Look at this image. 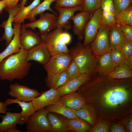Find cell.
<instances>
[{"instance_id":"36","label":"cell","mask_w":132,"mask_h":132,"mask_svg":"<svg viewBox=\"0 0 132 132\" xmlns=\"http://www.w3.org/2000/svg\"><path fill=\"white\" fill-rule=\"evenodd\" d=\"M101 0H84L83 11L92 14L97 10L100 8Z\"/></svg>"},{"instance_id":"14","label":"cell","mask_w":132,"mask_h":132,"mask_svg":"<svg viewBox=\"0 0 132 132\" xmlns=\"http://www.w3.org/2000/svg\"><path fill=\"white\" fill-rule=\"evenodd\" d=\"M91 15L89 12L83 11L74 15L70 19L74 23L72 28V31L73 34L77 36L78 41L84 40L85 27Z\"/></svg>"},{"instance_id":"35","label":"cell","mask_w":132,"mask_h":132,"mask_svg":"<svg viewBox=\"0 0 132 132\" xmlns=\"http://www.w3.org/2000/svg\"><path fill=\"white\" fill-rule=\"evenodd\" d=\"M84 1V0H56L55 6L65 8L83 6Z\"/></svg>"},{"instance_id":"31","label":"cell","mask_w":132,"mask_h":132,"mask_svg":"<svg viewBox=\"0 0 132 132\" xmlns=\"http://www.w3.org/2000/svg\"><path fill=\"white\" fill-rule=\"evenodd\" d=\"M47 117L51 126V132H65L68 130L64 122L63 118L49 112Z\"/></svg>"},{"instance_id":"32","label":"cell","mask_w":132,"mask_h":132,"mask_svg":"<svg viewBox=\"0 0 132 132\" xmlns=\"http://www.w3.org/2000/svg\"><path fill=\"white\" fill-rule=\"evenodd\" d=\"M45 108L48 112L61 114L67 118H79L72 109L68 108L60 103L50 105L46 107Z\"/></svg>"},{"instance_id":"40","label":"cell","mask_w":132,"mask_h":132,"mask_svg":"<svg viewBox=\"0 0 132 132\" xmlns=\"http://www.w3.org/2000/svg\"><path fill=\"white\" fill-rule=\"evenodd\" d=\"M110 132H126L121 120H111L109 131Z\"/></svg>"},{"instance_id":"22","label":"cell","mask_w":132,"mask_h":132,"mask_svg":"<svg viewBox=\"0 0 132 132\" xmlns=\"http://www.w3.org/2000/svg\"><path fill=\"white\" fill-rule=\"evenodd\" d=\"M109 39L111 50H120L122 45L127 40L119 25L116 23L110 27Z\"/></svg>"},{"instance_id":"19","label":"cell","mask_w":132,"mask_h":132,"mask_svg":"<svg viewBox=\"0 0 132 132\" xmlns=\"http://www.w3.org/2000/svg\"><path fill=\"white\" fill-rule=\"evenodd\" d=\"M59 100L63 105L76 110L81 109L86 104L83 97L77 92L65 95L60 97Z\"/></svg>"},{"instance_id":"50","label":"cell","mask_w":132,"mask_h":132,"mask_svg":"<svg viewBox=\"0 0 132 132\" xmlns=\"http://www.w3.org/2000/svg\"></svg>"},{"instance_id":"27","label":"cell","mask_w":132,"mask_h":132,"mask_svg":"<svg viewBox=\"0 0 132 132\" xmlns=\"http://www.w3.org/2000/svg\"><path fill=\"white\" fill-rule=\"evenodd\" d=\"M68 80L66 70L58 74L47 75L45 81L47 87L56 89L64 84Z\"/></svg>"},{"instance_id":"3","label":"cell","mask_w":132,"mask_h":132,"mask_svg":"<svg viewBox=\"0 0 132 132\" xmlns=\"http://www.w3.org/2000/svg\"><path fill=\"white\" fill-rule=\"evenodd\" d=\"M69 54L77 64L81 74H87L93 76L97 74L98 57L90 47H85L81 41H78L69 50Z\"/></svg>"},{"instance_id":"48","label":"cell","mask_w":132,"mask_h":132,"mask_svg":"<svg viewBox=\"0 0 132 132\" xmlns=\"http://www.w3.org/2000/svg\"><path fill=\"white\" fill-rule=\"evenodd\" d=\"M5 132H21L19 130L16 128V127H14L10 128L6 130Z\"/></svg>"},{"instance_id":"44","label":"cell","mask_w":132,"mask_h":132,"mask_svg":"<svg viewBox=\"0 0 132 132\" xmlns=\"http://www.w3.org/2000/svg\"><path fill=\"white\" fill-rule=\"evenodd\" d=\"M6 5L5 9L6 11L7 10L12 9L16 7L20 0H2Z\"/></svg>"},{"instance_id":"33","label":"cell","mask_w":132,"mask_h":132,"mask_svg":"<svg viewBox=\"0 0 132 132\" xmlns=\"http://www.w3.org/2000/svg\"><path fill=\"white\" fill-rule=\"evenodd\" d=\"M115 23L119 25H132V4L120 12L115 14Z\"/></svg>"},{"instance_id":"15","label":"cell","mask_w":132,"mask_h":132,"mask_svg":"<svg viewBox=\"0 0 132 132\" xmlns=\"http://www.w3.org/2000/svg\"><path fill=\"white\" fill-rule=\"evenodd\" d=\"M51 56L44 42L34 46L27 51L26 60L28 62L34 61L43 65H45Z\"/></svg>"},{"instance_id":"12","label":"cell","mask_w":132,"mask_h":132,"mask_svg":"<svg viewBox=\"0 0 132 132\" xmlns=\"http://www.w3.org/2000/svg\"><path fill=\"white\" fill-rule=\"evenodd\" d=\"M92 76L88 74H82L76 78L68 80L56 89L58 96L60 98L65 95L77 92L81 86L87 82Z\"/></svg>"},{"instance_id":"9","label":"cell","mask_w":132,"mask_h":132,"mask_svg":"<svg viewBox=\"0 0 132 132\" xmlns=\"http://www.w3.org/2000/svg\"><path fill=\"white\" fill-rule=\"evenodd\" d=\"M72 60L69 54H56L51 56L44 67L47 75L58 74L66 70Z\"/></svg>"},{"instance_id":"30","label":"cell","mask_w":132,"mask_h":132,"mask_svg":"<svg viewBox=\"0 0 132 132\" xmlns=\"http://www.w3.org/2000/svg\"><path fill=\"white\" fill-rule=\"evenodd\" d=\"M40 1L41 0H34L27 6L21 7L14 16L13 22L19 24L23 22L32 10L40 3Z\"/></svg>"},{"instance_id":"46","label":"cell","mask_w":132,"mask_h":132,"mask_svg":"<svg viewBox=\"0 0 132 132\" xmlns=\"http://www.w3.org/2000/svg\"><path fill=\"white\" fill-rule=\"evenodd\" d=\"M124 64L132 68V55L125 57Z\"/></svg>"},{"instance_id":"1","label":"cell","mask_w":132,"mask_h":132,"mask_svg":"<svg viewBox=\"0 0 132 132\" xmlns=\"http://www.w3.org/2000/svg\"><path fill=\"white\" fill-rule=\"evenodd\" d=\"M99 119L121 120L132 114V78L109 79L96 74L77 91Z\"/></svg>"},{"instance_id":"16","label":"cell","mask_w":132,"mask_h":132,"mask_svg":"<svg viewBox=\"0 0 132 132\" xmlns=\"http://www.w3.org/2000/svg\"><path fill=\"white\" fill-rule=\"evenodd\" d=\"M19 40L22 47L27 51L43 41L37 33L30 29H26L24 22L22 25Z\"/></svg>"},{"instance_id":"5","label":"cell","mask_w":132,"mask_h":132,"mask_svg":"<svg viewBox=\"0 0 132 132\" xmlns=\"http://www.w3.org/2000/svg\"><path fill=\"white\" fill-rule=\"evenodd\" d=\"M48 111L45 108L36 111L28 119L26 132H51V126L47 119Z\"/></svg>"},{"instance_id":"4","label":"cell","mask_w":132,"mask_h":132,"mask_svg":"<svg viewBox=\"0 0 132 132\" xmlns=\"http://www.w3.org/2000/svg\"><path fill=\"white\" fill-rule=\"evenodd\" d=\"M40 37L45 43L51 56L59 53L69 54L67 45L71 42L72 37L67 31L57 27Z\"/></svg>"},{"instance_id":"7","label":"cell","mask_w":132,"mask_h":132,"mask_svg":"<svg viewBox=\"0 0 132 132\" xmlns=\"http://www.w3.org/2000/svg\"><path fill=\"white\" fill-rule=\"evenodd\" d=\"M40 18L37 20L29 23L24 24L25 28H30L34 31L36 28L39 29L41 35L46 34L55 28L56 22L58 18L52 13L46 12L39 14Z\"/></svg>"},{"instance_id":"20","label":"cell","mask_w":132,"mask_h":132,"mask_svg":"<svg viewBox=\"0 0 132 132\" xmlns=\"http://www.w3.org/2000/svg\"><path fill=\"white\" fill-rule=\"evenodd\" d=\"M19 5L13 9L9 10L6 11L9 13V17L6 20L4 21L0 25V27L3 28L4 32L0 38L1 41L5 40V45L7 46L11 41L14 33L12 27V22L14 17L20 8Z\"/></svg>"},{"instance_id":"21","label":"cell","mask_w":132,"mask_h":132,"mask_svg":"<svg viewBox=\"0 0 132 132\" xmlns=\"http://www.w3.org/2000/svg\"><path fill=\"white\" fill-rule=\"evenodd\" d=\"M102 23L111 27L115 23V12L113 0H101Z\"/></svg>"},{"instance_id":"28","label":"cell","mask_w":132,"mask_h":132,"mask_svg":"<svg viewBox=\"0 0 132 132\" xmlns=\"http://www.w3.org/2000/svg\"><path fill=\"white\" fill-rule=\"evenodd\" d=\"M55 0H44L32 10L26 19L29 20L30 22H33L36 20L35 17L37 15L44 13V11L47 10L49 11L52 13L58 16L57 12L51 7L52 3L55 1Z\"/></svg>"},{"instance_id":"23","label":"cell","mask_w":132,"mask_h":132,"mask_svg":"<svg viewBox=\"0 0 132 132\" xmlns=\"http://www.w3.org/2000/svg\"><path fill=\"white\" fill-rule=\"evenodd\" d=\"M72 110L78 117L85 120L92 127L95 125L99 119V117L95 109L90 104H86L78 110Z\"/></svg>"},{"instance_id":"18","label":"cell","mask_w":132,"mask_h":132,"mask_svg":"<svg viewBox=\"0 0 132 132\" xmlns=\"http://www.w3.org/2000/svg\"><path fill=\"white\" fill-rule=\"evenodd\" d=\"M21 27V24L14 22L13 28L14 33L13 38L5 49L0 53V62L7 56L20 51L22 47L19 40Z\"/></svg>"},{"instance_id":"13","label":"cell","mask_w":132,"mask_h":132,"mask_svg":"<svg viewBox=\"0 0 132 132\" xmlns=\"http://www.w3.org/2000/svg\"><path fill=\"white\" fill-rule=\"evenodd\" d=\"M56 89L51 88L32 101L35 111L51 105L60 103Z\"/></svg>"},{"instance_id":"41","label":"cell","mask_w":132,"mask_h":132,"mask_svg":"<svg viewBox=\"0 0 132 132\" xmlns=\"http://www.w3.org/2000/svg\"><path fill=\"white\" fill-rule=\"evenodd\" d=\"M120 50L124 57L132 55V42L127 40L122 45Z\"/></svg>"},{"instance_id":"37","label":"cell","mask_w":132,"mask_h":132,"mask_svg":"<svg viewBox=\"0 0 132 132\" xmlns=\"http://www.w3.org/2000/svg\"><path fill=\"white\" fill-rule=\"evenodd\" d=\"M66 71L68 77V80L76 78L81 74L77 64L73 59L66 68Z\"/></svg>"},{"instance_id":"45","label":"cell","mask_w":132,"mask_h":132,"mask_svg":"<svg viewBox=\"0 0 132 132\" xmlns=\"http://www.w3.org/2000/svg\"><path fill=\"white\" fill-rule=\"evenodd\" d=\"M8 105L5 102H0V113L5 114L7 111V108Z\"/></svg>"},{"instance_id":"24","label":"cell","mask_w":132,"mask_h":132,"mask_svg":"<svg viewBox=\"0 0 132 132\" xmlns=\"http://www.w3.org/2000/svg\"><path fill=\"white\" fill-rule=\"evenodd\" d=\"M5 102L8 105L14 103H17L21 108L22 111L20 113L22 120L19 124L20 125H22L26 124L30 117L36 111L31 101L26 102L15 99H8Z\"/></svg>"},{"instance_id":"25","label":"cell","mask_w":132,"mask_h":132,"mask_svg":"<svg viewBox=\"0 0 132 132\" xmlns=\"http://www.w3.org/2000/svg\"><path fill=\"white\" fill-rule=\"evenodd\" d=\"M1 117L2 119L0 123V132H4L10 128L16 127L22 120L20 113H12L7 111L5 115L1 116Z\"/></svg>"},{"instance_id":"8","label":"cell","mask_w":132,"mask_h":132,"mask_svg":"<svg viewBox=\"0 0 132 132\" xmlns=\"http://www.w3.org/2000/svg\"><path fill=\"white\" fill-rule=\"evenodd\" d=\"M102 24L101 10L100 8L94 12L86 25L83 43L84 46L90 47Z\"/></svg>"},{"instance_id":"39","label":"cell","mask_w":132,"mask_h":132,"mask_svg":"<svg viewBox=\"0 0 132 132\" xmlns=\"http://www.w3.org/2000/svg\"><path fill=\"white\" fill-rule=\"evenodd\" d=\"M110 55L112 61L118 65L124 64L125 57L122 55L120 50L111 49Z\"/></svg>"},{"instance_id":"42","label":"cell","mask_w":132,"mask_h":132,"mask_svg":"<svg viewBox=\"0 0 132 132\" xmlns=\"http://www.w3.org/2000/svg\"><path fill=\"white\" fill-rule=\"evenodd\" d=\"M118 25L127 40L132 42V25L127 24Z\"/></svg>"},{"instance_id":"10","label":"cell","mask_w":132,"mask_h":132,"mask_svg":"<svg viewBox=\"0 0 132 132\" xmlns=\"http://www.w3.org/2000/svg\"><path fill=\"white\" fill-rule=\"evenodd\" d=\"M8 94L18 100L25 102L31 101L40 95L38 90L17 83L11 84Z\"/></svg>"},{"instance_id":"2","label":"cell","mask_w":132,"mask_h":132,"mask_svg":"<svg viewBox=\"0 0 132 132\" xmlns=\"http://www.w3.org/2000/svg\"><path fill=\"white\" fill-rule=\"evenodd\" d=\"M27 51L22 47L18 52L10 55L0 62V79L12 81L21 80L29 74L32 64L26 61Z\"/></svg>"},{"instance_id":"34","label":"cell","mask_w":132,"mask_h":132,"mask_svg":"<svg viewBox=\"0 0 132 132\" xmlns=\"http://www.w3.org/2000/svg\"><path fill=\"white\" fill-rule=\"evenodd\" d=\"M111 120L99 119L88 132H108Z\"/></svg>"},{"instance_id":"26","label":"cell","mask_w":132,"mask_h":132,"mask_svg":"<svg viewBox=\"0 0 132 132\" xmlns=\"http://www.w3.org/2000/svg\"><path fill=\"white\" fill-rule=\"evenodd\" d=\"M63 119L64 122L68 130L77 132H86L92 127L88 122L79 118Z\"/></svg>"},{"instance_id":"6","label":"cell","mask_w":132,"mask_h":132,"mask_svg":"<svg viewBox=\"0 0 132 132\" xmlns=\"http://www.w3.org/2000/svg\"><path fill=\"white\" fill-rule=\"evenodd\" d=\"M110 29V27L102 24L91 44L90 48L98 57L111 51L109 39Z\"/></svg>"},{"instance_id":"43","label":"cell","mask_w":132,"mask_h":132,"mask_svg":"<svg viewBox=\"0 0 132 132\" xmlns=\"http://www.w3.org/2000/svg\"><path fill=\"white\" fill-rule=\"evenodd\" d=\"M124 128L127 132H132V115L125 116L121 120Z\"/></svg>"},{"instance_id":"38","label":"cell","mask_w":132,"mask_h":132,"mask_svg":"<svg viewBox=\"0 0 132 132\" xmlns=\"http://www.w3.org/2000/svg\"><path fill=\"white\" fill-rule=\"evenodd\" d=\"M116 13H118L132 5V0H113Z\"/></svg>"},{"instance_id":"17","label":"cell","mask_w":132,"mask_h":132,"mask_svg":"<svg viewBox=\"0 0 132 132\" xmlns=\"http://www.w3.org/2000/svg\"><path fill=\"white\" fill-rule=\"evenodd\" d=\"M110 52L103 54L98 57L96 71V73L100 76L106 77L113 72L118 66L112 60Z\"/></svg>"},{"instance_id":"29","label":"cell","mask_w":132,"mask_h":132,"mask_svg":"<svg viewBox=\"0 0 132 132\" xmlns=\"http://www.w3.org/2000/svg\"><path fill=\"white\" fill-rule=\"evenodd\" d=\"M106 77L112 79L132 78V68L126 64H121L118 65L113 72Z\"/></svg>"},{"instance_id":"11","label":"cell","mask_w":132,"mask_h":132,"mask_svg":"<svg viewBox=\"0 0 132 132\" xmlns=\"http://www.w3.org/2000/svg\"><path fill=\"white\" fill-rule=\"evenodd\" d=\"M55 9L58 12L59 15L55 24V28H61L65 31H68L72 28L70 19L77 11H83V6H78L72 8H65L55 6Z\"/></svg>"},{"instance_id":"47","label":"cell","mask_w":132,"mask_h":132,"mask_svg":"<svg viewBox=\"0 0 132 132\" xmlns=\"http://www.w3.org/2000/svg\"><path fill=\"white\" fill-rule=\"evenodd\" d=\"M6 7V4L2 0H0V15L2 13L4 9Z\"/></svg>"},{"instance_id":"49","label":"cell","mask_w":132,"mask_h":132,"mask_svg":"<svg viewBox=\"0 0 132 132\" xmlns=\"http://www.w3.org/2000/svg\"><path fill=\"white\" fill-rule=\"evenodd\" d=\"M27 0H22L21 3L19 4L20 7H21L24 6Z\"/></svg>"}]
</instances>
